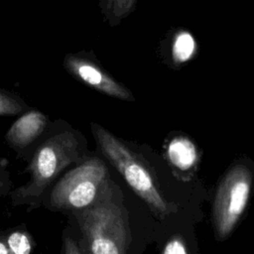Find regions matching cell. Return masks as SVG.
I'll return each instance as SVG.
<instances>
[{"label": "cell", "instance_id": "13", "mask_svg": "<svg viewBox=\"0 0 254 254\" xmlns=\"http://www.w3.org/2000/svg\"><path fill=\"white\" fill-rule=\"evenodd\" d=\"M161 254H190V252L184 238L176 234L167 241Z\"/></svg>", "mask_w": 254, "mask_h": 254}, {"label": "cell", "instance_id": "1", "mask_svg": "<svg viewBox=\"0 0 254 254\" xmlns=\"http://www.w3.org/2000/svg\"><path fill=\"white\" fill-rule=\"evenodd\" d=\"M90 154L80 130L62 118L52 121L28 161L25 172L29 174V181L9 192L11 204L26 205L27 211L42 206L46 193L64 171L80 164Z\"/></svg>", "mask_w": 254, "mask_h": 254}, {"label": "cell", "instance_id": "2", "mask_svg": "<svg viewBox=\"0 0 254 254\" xmlns=\"http://www.w3.org/2000/svg\"><path fill=\"white\" fill-rule=\"evenodd\" d=\"M71 215L79 227L84 254H127V213L111 181L91 205Z\"/></svg>", "mask_w": 254, "mask_h": 254}, {"label": "cell", "instance_id": "11", "mask_svg": "<svg viewBox=\"0 0 254 254\" xmlns=\"http://www.w3.org/2000/svg\"><path fill=\"white\" fill-rule=\"evenodd\" d=\"M3 239L11 254H31L33 252V237L25 229H14Z\"/></svg>", "mask_w": 254, "mask_h": 254}, {"label": "cell", "instance_id": "6", "mask_svg": "<svg viewBox=\"0 0 254 254\" xmlns=\"http://www.w3.org/2000/svg\"><path fill=\"white\" fill-rule=\"evenodd\" d=\"M63 67L75 80L97 92L119 100H135L130 89L109 73L92 52L67 53L63 59Z\"/></svg>", "mask_w": 254, "mask_h": 254}, {"label": "cell", "instance_id": "12", "mask_svg": "<svg viewBox=\"0 0 254 254\" xmlns=\"http://www.w3.org/2000/svg\"><path fill=\"white\" fill-rule=\"evenodd\" d=\"M62 254H84L80 242L74 238L68 227L63 231Z\"/></svg>", "mask_w": 254, "mask_h": 254}, {"label": "cell", "instance_id": "3", "mask_svg": "<svg viewBox=\"0 0 254 254\" xmlns=\"http://www.w3.org/2000/svg\"><path fill=\"white\" fill-rule=\"evenodd\" d=\"M90 130L97 150L124 178L129 187L140 196L160 218L173 211L159 184L145 160L122 139L96 122L90 123Z\"/></svg>", "mask_w": 254, "mask_h": 254}, {"label": "cell", "instance_id": "14", "mask_svg": "<svg viewBox=\"0 0 254 254\" xmlns=\"http://www.w3.org/2000/svg\"><path fill=\"white\" fill-rule=\"evenodd\" d=\"M11 187V182L9 178V172L0 164V196L4 195L6 192H9Z\"/></svg>", "mask_w": 254, "mask_h": 254}, {"label": "cell", "instance_id": "5", "mask_svg": "<svg viewBox=\"0 0 254 254\" xmlns=\"http://www.w3.org/2000/svg\"><path fill=\"white\" fill-rule=\"evenodd\" d=\"M254 174L247 165L235 163L219 181L212 202L215 238L227 239L239 223L250 199Z\"/></svg>", "mask_w": 254, "mask_h": 254}, {"label": "cell", "instance_id": "10", "mask_svg": "<svg viewBox=\"0 0 254 254\" xmlns=\"http://www.w3.org/2000/svg\"><path fill=\"white\" fill-rule=\"evenodd\" d=\"M31 106L18 93L0 87V116H16L29 110Z\"/></svg>", "mask_w": 254, "mask_h": 254}, {"label": "cell", "instance_id": "7", "mask_svg": "<svg viewBox=\"0 0 254 254\" xmlns=\"http://www.w3.org/2000/svg\"><path fill=\"white\" fill-rule=\"evenodd\" d=\"M52 120L43 111L31 107L12 123L4 135L5 143L19 158L29 161L48 133Z\"/></svg>", "mask_w": 254, "mask_h": 254}, {"label": "cell", "instance_id": "4", "mask_svg": "<svg viewBox=\"0 0 254 254\" xmlns=\"http://www.w3.org/2000/svg\"><path fill=\"white\" fill-rule=\"evenodd\" d=\"M110 181L105 162L91 153L58 179L46 193L42 205L52 211L72 214L91 205Z\"/></svg>", "mask_w": 254, "mask_h": 254}, {"label": "cell", "instance_id": "15", "mask_svg": "<svg viewBox=\"0 0 254 254\" xmlns=\"http://www.w3.org/2000/svg\"><path fill=\"white\" fill-rule=\"evenodd\" d=\"M0 254H11L3 237L0 238Z\"/></svg>", "mask_w": 254, "mask_h": 254}, {"label": "cell", "instance_id": "9", "mask_svg": "<svg viewBox=\"0 0 254 254\" xmlns=\"http://www.w3.org/2000/svg\"><path fill=\"white\" fill-rule=\"evenodd\" d=\"M104 20L110 27L117 26L134 10L137 0H98Z\"/></svg>", "mask_w": 254, "mask_h": 254}, {"label": "cell", "instance_id": "8", "mask_svg": "<svg viewBox=\"0 0 254 254\" xmlns=\"http://www.w3.org/2000/svg\"><path fill=\"white\" fill-rule=\"evenodd\" d=\"M166 157L171 166L180 173L190 174L195 170L199 155L194 142L186 135H176L167 141Z\"/></svg>", "mask_w": 254, "mask_h": 254}]
</instances>
